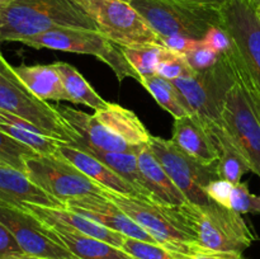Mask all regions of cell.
<instances>
[{"label":"cell","mask_w":260,"mask_h":259,"mask_svg":"<svg viewBox=\"0 0 260 259\" xmlns=\"http://www.w3.org/2000/svg\"><path fill=\"white\" fill-rule=\"evenodd\" d=\"M17 208L27 211L30 215L36 216L38 220H41L43 223H46V225L52 229L61 228L78 231V233L84 234V235L93 236V238L107 241V243L112 244L117 248H121L122 244H123L124 236H126L108 228H104L101 223L85 217L81 213L69 210V208L45 207V206L30 205V203H23Z\"/></svg>","instance_id":"17"},{"label":"cell","mask_w":260,"mask_h":259,"mask_svg":"<svg viewBox=\"0 0 260 259\" xmlns=\"http://www.w3.org/2000/svg\"><path fill=\"white\" fill-rule=\"evenodd\" d=\"M25 255L13 234L0 222V259H19Z\"/></svg>","instance_id":"39"},{"label":"cell","mask_w":260,"mask_h":259,"mask_svg":"<svg viewBox=\"0 0 260 259\" xmlns=\"http://www.w3.org/2000/svg\"><path fill=\"white\" fill-rule=\"evenodd\" d=\"M0 109L27 119L47 136L75 145L79 136L56 107L33 95L0 52Z\"/></svg>","instance_id":"3"},{"label":"cell","mask_w":260,"mask_h":259,"mask_svg":"<svg viewBox=\"0 0 260 259\" xmlns=\"http://www.w3.org/2000/svg\"><path fill=\"white\" fill-rule=\"evenodd\" d=\"M137 161L142 177V184L151 195L154 202L172 207H178L188 202L147 145H145L137 154Z\"/></svg>","instance_id":"20"},{"label":"cell","mask_w":260,"mask_h":259,"mask_svg":"<svg viewBox=\"0 0 260 259\" xmlns=\"http://www.w3.org/2000/svg\"><path fill=\"white\" fill-rule=\"evenodd\" d=\"M66 208L81 213L85 217L103 225L104 228L129 238L159 244L141 226L137 225L129 216H127L116 203L104 197L103 195H86L73 198L66 202Z\"/></svg>","instance_id":"14"},{"label":"cell","mask_w":260,"mask_h":259,"mask_svg":"<svg viewBox=\"0 0 260 259\" xmlns=\"http://www.w3.org/2000/svg\"><path fill=\"white\" fill-rule=\"evenodd\" d=\"M60 154L61 156L69 160L74 167L78 168L80 172H83L91 180L101 184L106 189L113 190L118 195L129 196V197L146 198V196L136 185L119 177L116 172H113L111 168L107 167L95 156L89 154L86 150L62 142L60 146Z\"/></svg>","instance_id":"18"},{"label":"cell","mask_w":260,"mask_h":259,"mask_svg":"<svg viewBox=\"0 0 260 259\" xmlns=\"http://www.w3.org/2000/svg\"><path fill=\"white\" fill-rule=\"evenodd\" d=\"M190 71H192V69L188 65L184 55H180V53L174 52V51L168 48L167 55L164 56V58L157 65L156 75L173 81L175 79L180 78V76L187 75Z\"/></svg>","instance_id":"34"},{"label":"cell","mask_w":260,"mask_h":259,"mask_svg":"<svg viewBox=\"0 0 260 259\" xmlns=\"http://www.w3.org/2000/svg\"><path fill=\"white\" fill-rule=\"evenodd\" d=\"M230 208L240 215L244 213L260 215V195H253L246 182L238 183L234 185Z\"/></svg>","instance_id":"32"},{"label":"cell","mask_w":260,"mask_h":259,"mask_svg":"<svg viewBox=\"0 0 260 259\" xmlns=\"http://www.w3.org/2000/svg\"><path fill=\"white\" fill-rule=\"evenodd\" d=\"M234 185L235 184H233L229 180L217 178V179L208 183V185L206 187V193H207L208 198L212 202L223 206L226 208H230L231 195H233Z\"/></svg>","instance_id":"37"},{"label":"cell","mask_w":260,"mask_h":259,"mask_svg":"<svg viewBox=\"0 0 260 259\" xmlns=\"http://www.w3.org/2000/svg\"><path fill=\"white\" fill-rule=\"evenodd\" d=\"M99 32L122 47L159 43L160 37L126 0H76Z\"/></svg>","instance_id":"8"},{"label":"cell","mask_w":260,"mask_h":259,"mask_svg":"<svg viewBox=\"0 0 260 259\" xmlns=\"http://www.w3.org/2000/svg\"><path fill=\"white\" fill-rule=\"evenodd\" d=\"M175 259H245L243 253H235V251H220L211 250V249L203 248L200 244L193 243L189 250L185 254L175 253Z\"/></svg>","instance_id":"36"},{"label":"cell","mask_w":260,"mask_h":259,"mask_svg":"<svg viewBox=\"0 0 260 259\" xmlns=\"http://www.w3.org/2000/svg\"><path fill=\"white\" fill-rule=\"evenodd\" d=\"M20 43L37 50L48 48L63 52L95 56L113 70L119 81L126 78H134L140 81V75L124 57L122 46L117 45L96 29L69 27L53 28L33 37L25 38Z\"/></svg>","instance_id":"6"},{"label":"cell","mask_w":260,"mask_h":259,"mask_svg":"<svg viewBox=\"0 0 260 259\" xmlns=\"http://www.w3.org/2000/svg\"><path fill=\"white\" fill-rule=\"evenodd\" d=\"M147 146L188 202L200 206L212 202L206 193V187L218 178L217 164L205 167L182 151L172 140L162 137L150 136Z\"/></svg>","instance_id":"9"},{"label":"cell","mask_w":260,"mask_h":259,"mask_svg":"<svg viewBox=\"0 0 260 259\" xmlns=\"http://www.w3.org/2000/svg\"><path fill=\"white\" fill-rule=\"evenodd\" d=\"M56 109L70 124L71 128L78 134L79 141L75 145H83L101 151L135 152V154H139L140 150L145 146V145L135 146L126 142L123 139L109 131L106 126H103L94 114H88L79 109L63 106L56 107Z\"/></svg>","instance_id":"15"},{"label":"cell","mask_w":260,"mask_h":259,"mask_svg":"<svg viewBox=\"0 0 260 259\" xmlns=\"http://www.w3.org/2000/svg\"><path fill=\"white\" fill-rule=\"evenodd\" d=\"M221 27L229 33L239 57L260 88V18L250 0H228L220 7Z\"/></svg>","instance_id":"11"},{"label":"cell","mask_w":260,"mask_h":259,"mask_svg":"<svg viewBox=\"0 0 260 259\" xmlns=\"http://www.w3.org/2000/svg\"><path fill=\"white\" fill-rule=\"evenodd\" d=\"M61 27L98 30L76 0H13L0 4V42H22Z\"/></svg>","instance_id":"1"},{"label":"cell","mask_w":260,"mask_h":259,"mask_svg":"<svg viewBox=\"0 0 260 259\" xmlns=\"http://www.w3.org/2000/svg\"><path fill=\"white\" fill-rule=\"evenodd\" d=\"M94 116L109 131L135 146L147 145L151 136L141 119L134 112L121 107L119 104L109 103L106 108L95 111Z\"/></svg>","instance_id":"24"},{"label":"cell","mask_w":260,"mask_h":259,"mask_svg":"<svg viewBox=\"0 0 260 259\" xmlns=\"http://www.w3.org/2000/svg\"><path fill=\"white\" fill-rule=\"evenodd\" d=\"M0 222L13 234L25 255L43 259H78L50 226L27 211L0 206Z\"/></svg>","instance_id":"13"},{"label":"cell","mask_w":260,"mask_h":259,"mask_svg":"<svg viewBox=\"0 0 260 259\" xmlns=\"http://www.w3.org/2000/svg\"><path fill=\"white\" fill-rule=\"evenodd\" d=\"M202 41L208 47L216 51L218 55L229 53L234 50V43L231 41L230 36H229V33L221 25H215V27L211 28L206 33L205 38Z\"/></svg>","instance_id":"38"},{"label":"cell","mask_w":260,"mask_h":259,"mask_svg":"<svg viewBox=\"0 0 260 259\" xmlns=\"http://www.w3.org/2000/svg\"><path fill=\"white\" fill-rule=\"evenodd\" d=\"M27 175L38 187L65 205L73 198L102 195L106 189L61 155H36L30 157L27 160Z\"/></svg>","instance_id":"10"},{"label":"cell","mask_w":260,"mask_h":259,"mask_svg":"<svg viewBox=\"0 0 260 259\" xmlns=\"http://www.w3.org/2000/svg\"><path fill=\"white\" fill-rule=\"evenodd\" d=\"M221 122L260 178V118L238 79L226 96Z\"/></svg>","instance_id":"12"},{"label":"cell","mask_w":260,"mask_h":259,"mask_svg":"<svg viewBox=\"0 0 260 259\" xmlns=\"http://www.w3.org/2000/svg\"><path fill=\"white\" fill-rule=\"evenodd\" d=\"M172 141L193 160L205 167L217 164L220 150L205 119L197 114L175 118Z\"/></svg>","instance_id":"16"},{"label":"cell","mask_w":260,"mask_h":259,"mask_svg":"<svg viewBox=\"0 0 260 259\" xmlns=\"http://www.w3.org/2000/svg\"><path fill=\"white\" fill-rule=\"evenodd\" d=\"M184 57L193 71L207 70L220 60V55L208 47L202 40L196 41L192 47L185 52Z\"/></svg>","instance_id":"33"},{"label":"cell","mask_w":260,"mask_h":259,"mask_svg":"<svg viewBox=\"0 0 260 259\" xmlns=\"http://www.w3.org/2000/svg\"><path fill=\"white\" fill-rule=\"evenodd\" d=\"M74 146V145H73ZM76 147L86 150L89 154L95 156L96 159L101 160L102 163L111 168L113 172H116L119 177L128 180L134 185H136L145 196L147 200H151L152 197L142 184V177L139 169V161H137V154L135 152H113V151H101V150L91 149V147L83 146V145H75Z\"/></svg>","instance_id":"28"},{"label":"cell","mask_w":260,"mask_h":259,"mask_svg":"<svg viewBox=\"0 0 260 259\" xmlns=\"http://www.w3.org/2000/svg\"><path fill=\"white\" fill-rule=\"evenodd\" d=\"M256 13H258V15H259V18H260V5H258V7H256Z\"/></svg>","instance_id":"45"},{"label":"cell","mask_w":260,"mask_h":259,"mask_svg":"<svg viewBox=\"0 0 260 259\" xmlns=\"http://www.w3.org/2000/svg\"><path fill=\"white\" fill-rule=\"evenodd\" d=\"M231 52L220 55L217 63L207 70H192L172 81L192 113L207 122L220 121L226 96L236 81Z\"/></svg>","instance_id":"7"},{"label":"cell","mask_w":260,"mask_h":259,"mask_svg":"<svg viewBox=\"0 0 260 259\" xmlns=\"http://www.w3.org/2000/svg\"><path fill=\"white\" fill-rule=\"evenodd\" d=\"M52 230L78 259H135L121 248H117L101 239L68 229L55 228Z\"/></svg>","instance_id":"25"},{"label":"cell","mask_w":260,"mask_h":259,"mask_svg":"<svg viewBox=\"0 0 260 259\" xmlns=\"http://www.w3.org/2000/svg\"><path fill=\"white\" fill-rule=\"evenodd\" d=\"M184 2L196 3V4H202V5H210V7H217L220 8L221 5L225 4L228 0H184Z\"/></svg>","instance_id":"41"},{"label":"cell","mask_w":260,"mask_h":259,"mask_svg":"<svg viewBox=\"0 0 260 259\" xmlns=\"http://www.w3.org/2000/svg\"><path fill=\"white\" fill-rule=\"evenodd\" d=\"M102 195L116 203L160 245L169 250L185 254L193 243H197L194 233L183 220L177 207L161 205L146 198L118 195L109 189H104Z\"/></svg>","instance_id":"5"},{"label":"cell","mask_w":260,"mask_h":259,"mask_svg":"<svg viewBox=\"0 0 260 259\" xmlns=\"http://www.w3.org/2000/svg\"><path fill=\"white\" fill-rule=\"evenodd\" d=\"M207 124L220 150V159L217 161L218 178L229 180L233 184H238L241 182V178L245 173L251 172L250 164L233 141L221 119L207 122Z\"/></svg>","instance_id":"23"},{"label":"cell","mask_w":260,"mask_h":259,"mask_svg":"<svg viewBox=\"0 0 260 259\" xmlns=\"http://www.w3.org/2000/svg\"><path fill=\"white\" fill-rule=\"evenodd\" d=\"M38 155L30 147L13 139L0 128V164L8 165L27 174V160Z\"/></svg>","instance_id":"30"},{"label":"cell","mask_w":260,"mask_h":259,"mask_svg":"<svg viewBox=\"0 0 260 259\" xmlns=\"http://www.w3.org/2000/svg\"><path fill=\"white\" fill-rule=\"evenodd\" d=\"M139 83L151 94L156 103L169 112L174 118L193 114L178 89L170 80L160 78L159 75H149L141 76Z\"/></svg>","instance_id":"27"},{"label":"cell","mask_w":260,"mask_h":259,"mask_svg":"<svg viewBox=\"0 0 260 259\" xmlns=\"http://www.w3.org/2000/svg\"><path fill=\"white\" fill-rule=\"evenodd\" d=\"M0 206H5V205H4V203H3V202H2V201H0Z\"/></svg>","instance_id":"46"},{"label":"cell","mask_w":260,"mask_h":259,"mask_svg":"<svg viewBox=\"0 0 260 259\" xmlns=\"http://www.w3.org/2000/svg\"><path fill=\"white\" fill-rule=\"evenodd\" d=\"M177 210L203 248L244 253L255 240L243 216L231 208L215 202L203 206L185 202Z\"/></svg>","instance_id":"2"},{"label":"cell","mask_w":260,"mask_h":259,"mask_svg":"<svg viewBox=\"0 0 260 259\" xmlns=\"http://www.w3.org/2000/svg\"><path fill=\"white\" fill-rule=\"evenodd\" d=\"M160 41H161V45L164 47L180 53V55H185V52L198 40H193V38L185 37V36H170V37L160 38Z\"/></svg>","instance_id":"40"},{"label":"cell","mask_w":260,"mask_h":259,"mask_svg":"<svg viewBox=\"0 0 260 259\" xmlns=\"http://www.w3.org/2000/svg\"><path fill=\"white\" fill-rule=\"evenodd\" d=\"M122 51L141 79V76L156 75L157 65L167 55L168 48L159 43H147L134 47H122Z\"/></svg>","instance_id":"29"},{"label":"cell","mask_w":260,"mask_h":259,"mask_svg":"<svg viewBox=\"0 0 260 259\" xmlns=\"http://www.w3.org/2000/svg\"><path fill=\"white\" fill-rule=\"evenodd\" d=\"M121 249L135 259H175L174 251L169 250L165 246L129 236H124Z\"/></svg>","instance_id":"31"},{"label":"cell","mask_w":260,"mask_h":259,"mask_svg":"<svg viewBox=\"0 0 260 259\" xmlns=\"http://www.w3.org/2000/svg\"><path fill=\"white\" fill-rule=\"evenodd\" d=\"M0 201L12 207L30 203L45 207L66 208L65 203L38 187L27 174L4 164H0Z\"/></svg>","instance_id":"19"},{"label":"cell","mask_w":260,"mask_h":259,"mask_svg":"<svg viewBox=\"0 0 260 259\" xmlns=\"http://www.w3.org/2000/svg\"><path fill=\"white\" fill-rule=\"evenodd\" d=\"M231 57H233L234 66H235V73H236V79L241 83V85L244 86V89L248 93L249 98H250L251 103H253L254 108H255L256 113H258L260 118V88L253 81V79L250 78V75L246 71L245 66H244L243 61L239 57L238 52H236L235 47H234L233 52H231Z\"/></svg>","instance_id":"35"},{"label":"cell","mask_w":260,"mask_h":259,"mask_svg":"<svg viewBox=\"0 0 260 259\" xmlns=\"http://www.w3.org/2000/svg\"><path fill=\"white\" fill-rule=\"evenodd\" d=\"M0 128L13 139L30 147L38 155H61L60 146L62 141L47 136L36 124L3 109H0Z\"/></svg>","instance_id":"22"},{"label":"cell","mask_w":260,"mask_h":259,"mask_svg":"<svg viewBox=\"0 0 260 259\" xmlns=\"http://www.w3.org/2000/svg\"><path fill=\"white\" fill-rule=\"evenodd\" d=\"M126 2H129V0H126Z\"/></svg>","instance_id":"47"},{"label":"cell","mask_w":260,"mask_h":259,"mask_svg":"<svg viewBox=\"0 0 260 259\" xmlns=\"http://www.w3.org/2000/svg\"><path fill=\"white\" fill-rule=\"evenodd\" d=\"M14 71L28 90L41 101L69 102L62 79L55 63L19 65L15 66Z\"/></svg>","instance_id":"21"},{"label":"cell","mask_w":260,"mask_h":259,"mask_svg":"<svg viewBox=\"0 0 260 259\" xmlns=\"http://www.w3.org/2000/svg\"><path fill=\"white\" fill-rule=\"evenodd\" d=\"M55 66L60 73L61 79H62L63 86H65L70 103L91 107L95 111L103 109L108 106V102L104 101L91 88L90 84L84 79V76L73 65L63 62V61H57V62H55Z\"/></svg>","instance_id":"26"},{"label":"cell","mask_w":260,"mask_h":259,"mask_svg":"<svg viewBox=\"0 0 260 259\" xmlns=\"http://www.w3.org/2000/svg\"><path fill=\"white\" fill-rule=\"evenodd\" d=\"M160 38L185 36L203 40L215 25H221L220 8L184 0H129Z\"/></svg>","instance_id":"4"},{"label":"cell","mask_w":260,"mask_h":259,"mask_svg":"<svg viewBox=\"0 0 260 259\" xmlns=\"http://www.w3.org/2000/svg\"><path fill=\"white\" fill-rule=\"evenodd\" d=\"M19 259H43V258H37V256H30V255H23Z\"/></svg>","instance_id":"42"},{"label":"cell","mask_w":260,"mask_h":259,"mask_svg":"<svg viewBox=\"0 0 260 259\" xmlns=\"http://www.w3.org/2000/svg\"><path fill=\"white\" fill-rule=\"evenodd\" d=\"M13 2V0H0V4H7V3Z\"/></svg>","instance_id":"44"},{"label":"cell","mask_w":260,"mask_h":259,"mask_svg":"<svg viewBox=\"0 0 260 259\" xmlns=\"http://www.w3.org/2000/svg\"><path fill=\"white\" fill-rule=\"evenodd\" d=\"M251 3H253L254 5H256V7H258V5H260V0H250Z\"/></svg>","instance_id":"43"}]
</instances>
